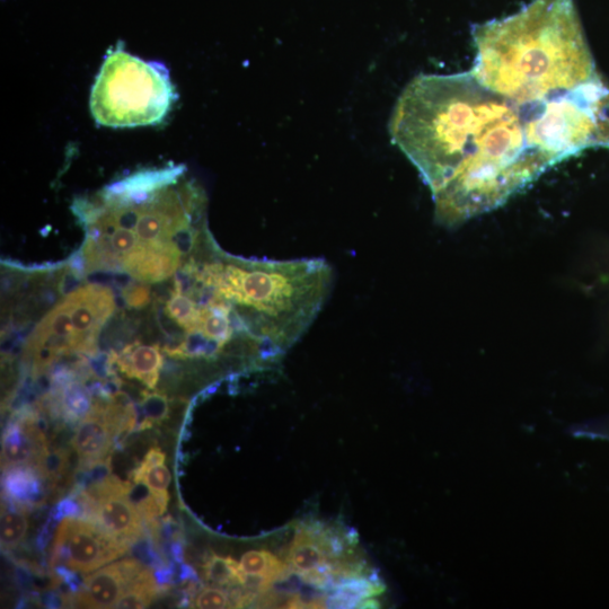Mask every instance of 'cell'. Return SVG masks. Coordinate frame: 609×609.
<instances>
[{
    "mask_svg": "<svg viewBox=\"0 0 609 609\" xmlns=\"http://www.w3.org/2000/svg\"><path fill=\"white\" fill-rule=\"evenodd\" d=\"M524 107L471 73L421 75L405 87L390 134L429 185L441 223L505 201L550 164L528 145Z\"/></svg>",
    "mask_w": 609,
    "mask_h": 609,
    "instance_id": "cell-1",
    "label": "cell"
},
{
    "mask_svg": "<svg viewBox=\"0 0 609 609\" xmlns=\"http://www.w3.org/2000/svg\"><path fill=\"white\" fill-rule=\"evenodd\" d=\"M471 74L526 107L598 79L575 0H531L506 19L476 25Z\"/></svg>",
    "mask_w": 609,
    "mask_h": 609,
    "instance_id": "cell-2",
    "label": "cell"
},
{
    "mask_svg": "<svg viewBox=\"0 0 609 609\" xmlns=\"http://www.w3.org/2000/svg\"><path fill=\"white\" fill-rule=\"evenodd\" d=\"M202 273L255 337L280 352L311 328L333 281L331 267L320 259L245 260L220 250Z\"/></svg>",
    "mask_w": 609,
    "mask_h": 609,
    "instance_id": "cell-3",
    "label": "cell"
},
{
    "mask_svg": "<svg viewBox=\"0 0 609 609\" xmlns=\"http://www.w3.org/2000/svg\"><path fill=\"white\" fill-rule=\"evenodd\" d=\"M176 99L169 69L118 47L104 59L90 108L97 125L136 128L162 122Z\"/></svg>",
    "mask_w": 609,
    "mask_h": 609,
    "instance_id": "cell-4",
    "label": "cell"
},
{
    "mask_svg": "<svg viewBox=\"0 0 609 609\" xmlns=\"http://www.w3.org/2000/svg\"><path fill=\"white\" fill-rule=\"evenodd\" d=\"M116 310L110 288L87 285L70 293L52 308L26 343L34 370L43 372L63 356H93L105 323Z\"/></svg>",
    "mask_w": 609,
    "mask_h": 609,
    "instance_id": "cell-5",
    "label": "cell"
},
{
    "mask_svg": "<svg viewBox=\"0 0 609 609\" xmlns=\"http://www.w3.org/2000/svg\"><path fill=\"white\" fill-rule=\"evenodd\" d=\"M607 93L598 78L550 101L527 105L528 145L552 165L580 149L602 144L598 109Z\"/></svg>",
    "mask_w": 609,
    "mask_h": 609,
    "instance_id": "cell-6",
    "label": "cell"
},
{
    "mask_svg": "<svg viewBox=\"0 0 609 609\" xmlns=\"http://www.w3.org/2000/svg\"><path fill=\"white\" fill-rule=\"evenodd\" d=\"M90 519L67 517L61 520L52 544L51 564H59L79 575L101 569L121 558L129 549Z\"/></svg>",
    "mask_w": 609,
    "mask_h": 609,
    "instance_id": "cell-7",
    "label": "cell"
},
{
    "mask_svg": "<svg viewBox=\"0 0 609 609\" xmlns=\"http://www.w3.org/2000/svg\"><path fill=\"white\" fill-rule=\"evenodd\" d=\"M131 484L108 475L78 496L84 516L105 532L130 544L143 535V515L130 499Z\"/></svg>",
    "mask_w": 609,
    "mask_h": 609,
    "instance_id": "cell-8",
    "label": "cell"
},
{
    "mask_svg": "<svg viewBox=\"0 0 609 609\" xmlns=\"http://www.w3.org/2000/svg\"><path fill=\"white\" fill-rule=\"evenodd\" d=\"M144 569L143 564L134 559L109 563L85 578L73 597V604L83 608H116Z\"/></svg>",
    "mask_w": 609,
    "mask_h": 609,
    "instance_id": "cell-9",
    "label": "cell"
},
{
    "mask_svg": "<svg viewBox=\"0 0 609 609\" xmlns=\"http://www.w3.org/2000/svg\"><path fill=\"white\" fill-rule=\"evenodd\" d=\"M288 566L298 576L319 588L332 587V559L323 544L320 525L311 524L299 529L291 544Z\"/></svg>",
    "mask_w": 609,
    "mask_h": 609,
    "instance_id": "cell-10",
    "label": "cell"
},
{
    "mask_svg": "<svg viewBox=\"0 0 609 609\" xmlns=\"http://www.w3.org/2000/svg\"><path fill=\"white\" fill-rule=\"evenodd\" d=\"M50 445L38 421L31 414L11 423L5 430L2 448L4 472L17 466H37Z\"/></svg>",
    "mask_w": 609,
    "mask_h": 609,
    "instance_id": "cell-11",
    "label": "cell"
},
{
    "mask_svg": "<svg viewBox=\"0 0 609 609\" xmlns=\"http://www.w3.org/2000/svg\"><path fill=\"white\" fill-rule=\"evenodd\" d=\"M110 364L116 365L123 375L137 379L149 390H155L164 359L158 344H144L139 341L129 344L120 353L113 352Z\"/></svg>",
    "mask_w": 609,
    "mask_h": 609,
    "instance_id": "cell-12",
    "label": "cell"
},
{
    "mask_svg": "<svg viewBox=\"0 0 609 609\" xmlns=\"http://www.w3.org/2000/svg\"><path fill=\"white\" fill-rule=\"evenodd\" d=\"M166 455L160 447H153L132 473V480L143 484L156 499L164 514L169 503V490L172 476L165 466Z\"/></svg>",
    "mask_w": 609,
    "mask_h": 609,
    "instance_id": "cell-13",
    "label": "cell"
},
{
    "mask_svg": "<svg viewBox=\"0 0 609 609\" xmlns=\"http://www.w3.org/2000/svg\"><path fill=\"white\" fill-rule=\"evenodd\" d=\"M41 472L35 466H17L5 472L4 491L14 505L31 508L43 497Z\"/></svg>",
    "mask_w": 609,
    "mask_h": 609,
    "instance_id": "cell-14",
    "label": "cell"
},
{
    "mask_svg": "<svg viewBox=\"0 0 609 609\" xmlns=\"http://www.w3.org/2000/svg\"><path fill=\"white\" fill-rule=\"evenodd\" d=\"M72 375L64 374L63 378H56L59 385L55 404L61 416L70 423L83 420L92 410V397L88 388Z\"/></svg>",
    "mask_w": 609,
    "mask_h": 609,
    "instance_id": "cell-15",
    "label": "cell"
},
{
    "mask_svg": "<svg viewBox=\"0 0 609 609\" xmlns=\"http://www.w3.org/2000/svg\"><path fill=\"white\" fill-rule=\"evenodd\" d=\"M245 577L257 580L255 588L259 593L267 591L269 586L285 576L286 563L281 562L275 554L266 550H253L245 553L240 562Z\"/></svg>",
    "mask_w": 609,
    "mask_h": 609,
    "instance_id": "cell-16",
    "label": "cell"
},
{
    "mask_svg": "<svg viewBox=\"0 0 609 609\" xmlns=\"http://www.w3.org/2000/svg\"><path fill=\"white\" fill-rule=\"evenodd\" d=\"M384 586L376 578L364 576L344 580L335 587L333 595L326 602L331 608H357L363 600L381 595Z\"/></svg>",
    "mask_w": 609,
    "mask_h": 609,
    "instance_id": "cell-17",
    "label": "cell"
},
{
    "mask_svg": "<svg viewBox=\"0 0 609 609\" xmlns=\"http://www.w3.org/2000/svg\"><path fill=\"white\" fill-rule=\"evenodd\" d=\"M203 578L218 587L245 586L246 577L240 563L231 556L211 554L202 566Z\"/></svg>",
    "mask_w": 609,
    "mask_h": 609,
    "instance_id": "cell-18",
    "label": "cell"
},
{
    "mask_svg": "<svg viewBox=\"0 0 609 609\" xmlns=\"http://www.w3.org/2000/svg\"><path fill=\"white\" fill-rule=\"evenodd\" d=\"M158 595V585L153 572L145 568L127 589L119 600L116 608L139 609L146 608Z\"/></svg>",
    "mask_w": 609,
    "mask_h": 609,
    "instance_id": "cell-19",
    "label": "cell"
},
{
    "mask_svg": "<svg viewBox=\"0 0 609 609\" xmlns=\"http://www.w3.org/2000/svg\"><path fill=\"white\" fill-rule=\"evenodd\" d=\"M7 509L2 513V529H0V542L2 550L13 551L24 541L29 529V518L25 508L20 506Z\"/></svg>",
    "mask_w": 609,
    "mask_h": 609,
    "instance_id": "cell-20",
    "label": "cell"
},
{
    "mask_svg": "<svg viewBox=\"0 0 609 609\" xmlns=\"http://www.w3.org/2000/svg\"><path fill=\"white\" fill-rule=\"evenodd\" d=\"M141 420L138 430H146L155 426H160L169 418L170 405L167 396L161 392H143V399L140 402Z\"/></svg>",
    "mask_w": 609,
    "mask_h": 609,
    "instance_id": "cell-21",
    "label": "cell"
},
{
    "mask_svg": "<svg viewBox=\"0 0 609 609\" xmlns=\"http://www.w3.org/2000/svg\"><path fill=\"white\" fill-rule=\"evenodd\" d=\"M233 596L229 595L223 588L205 587L202 588L193 600V607L200 609H223L232 608L235 603Z\"/></svg>",
    "mask_w": 609,
    "mask_h": 609,
    "instance_id": "cell-22",
    "label": "cell"
},
{
    "mask_svg": "<svg viewBox=\"0 0 609 609\" xmlns=\"http://www.w3.org/2000/svg\"><path fill=\"white\" fill-rule=\"evenodd\" d=\"M123 298L130 307H145L150 300L149 288L143 285L132 286L123 291Z\"/></svg>",
    "mask_w": 609,
    "mask_h": 609,
    "instance_id": "cell-23",
    "label": "cell"
},
{
    "mask_svg": "<svg viewBox=\"0 0 609 609\" xmlns=\"http://www.w3.org/2000/svg\"><path fill=\"white\" fill-rule=\"evenodd\" d=\"M381 607V603L378 602L377 599L372 597L363 600V602L359 603L357 608H379Z\"/></svg>",
    "mask_w": 609,
    "mask_h": 609,
    "instance_id": "cell-24",
    "label": "cell"
}]
</instances>
